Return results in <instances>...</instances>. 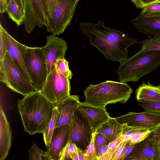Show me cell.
<instances>
[{"label":"cell","mask_w":160,"mask_h":160,"mask_svg":"<svg viewBox=\"0 0 160 160\" xmlns=\"http://www.w3.org/2000/svg\"><path fill=\"white\" fill-rule=\"evenodd\" d=\"M79 27L90 38V43L112 62H121L128 58V48L138 43L137 39L130 38L120 31L110 29L100 21L97 23L82 22Z\"/></svg>","instance_id":"1"},{"label":"cell","mask_w":160,"mask_h":160,"mask_svg":"<svg viewBox=\"0 0 160 160\" xmlns=\"http://www.w3.org/2000/svg\"><path fill=\"white\" fill-rule=\"evenodd\" d=\"M56 105L41 90L33 92L18 100V108L24 130L30 135L43 134L50 121Z\"/></svg>","instance_id":"2"},{"label":"cell","mask_w":160,"mask_h":160,"mask_svg":"<svg viewBox=\"0 0 160 160\" xmlns=\"http://www.w3.org/2000/svg\"><path fill=\"white\" fill-rule=\"evenodd\" d=\"M133 91L126 83L107 80L96 85L90 84L83 91L84 102L89 105L106 108L109 104L126 103Z\"/></svg>","instance_id":"3"},{"label":"cell","mask_w":160,"mask_h":160,"mask_svg":"<svg viewBox=\"0 0 160 160\" xmlns=\"http://www.w3.org/2000/svg\"><path fill=\"white\" fill-rule=\"evenodd\" d=\"M160 65V51L140 50L121 62L117 72L120 82H137L141 77L153 72Z\"/></svg>","instance_id":"4"},{"label":"cell","mask_w":160,"mask_h":160,"mask_svg":"<svg viewBox=\"0 0 160 160\" xmlns=\"http://www.w3.org/2000/svg\"><path fill=\"white\" fill-rule=\"evenodd\" d=\"M0 81L24 97L37 91L23 76L8 51L0 61Z\"/></svg>","instance_id":"5"},{"label":"cell","mask_w":160,"mask_h":160,"mask_svg":"<svg viewBox=\"0 0 160 160\" xmlns=\"http://www.w3.org/2000/svg\"><path fill=\"white\" fill-rule=\"evenodd\" d=\"M24 60L32 85L37 90H41L48 74L47 62L42 48L28 47Z\"/></svg>","instance_id":"6"},{"label":"cell","mask_w":160,"mask_h":160,"mask_svg":"<svg viewBox=\"0 0 160 160\" xmlns=\"http://www.w3.org/2000/svg\"><path fill=\"white\" fill-rule=\"evenodd\" d=\"M69 79L61 73L55 66L48 74L41 91L50 101L57 104L70 96Z\"/></svg>","instance_id":"7"},{"label":"cell","mask_w":160,"mask_h":160,"mask_svg":"<svg viewBox=\"0 0 160 160\" xmlns=\"http://www.w3.org/2000/svg\"><path fill=\"white\" fill-rule=\"evenodd\" d=\"M79 0H60L46 26V30L54 35L63 32L71 23Z\"/></svg>","instance_id":"8"},{"label":"cell","mask_w":160,"mask_h":160,"mask_svg":"<svg viewBox=\"0 0 160 160\" xmlns=\"http://www.w3.org/2000/svg\"><path fill=\"white\" fill-rule=\"evenodd\" d=\"M92 132L87 121L78 109L74 112L70 125L69 141L85 151L91 141Z\"/></svg>","instance_id":"9"},{"label":"cell","mask_w":160,"mask_h":160,"mask_svg":"<svg viewBox=\"0 0 160 160\" xmlns=\"http://www.w3.org/2000/svg\"><path fill=\"white\" fill-rule=\"evenodd\" d=\"M121 124L133 127H142L151 130L160 123V113L144 111L129 112L115 118Z\"/></svg>","instance_id":"10"},{"label":"cell","mask_w":160,"mask_h":160,"mask_svg":"<svg viewBox=\"0 0 160 160\" xmlns=\"http://www.w3.org/2000/svg\"><path fill=\"white\" fill-rule=\"evenodd\" d=\"M24 20L25 31L32 32L36 26L39 28L46 26L44 13L41 0H24Z\"/></svg>","instance_id":"11"},{"label":"cell","mask_w":160,"mask_h":160,"mask_svg":"<svg viewBox=\"0 0 160 160\" xmlns=\"http://www.w3.org/2000/svg\"><path fill=\"white\" fill-rule=\"evenodd\" d=\"M46 39L47 43L42 48L46 59L48 74L55 68L57 60L64 58L68 47L65 40L55 35L48 36Z\"/></svg>","instance_id":"12"},{"label":"cell","mask_w":160,"mask_h":160,"mask_svg":"<svg viewBox=\"0 0 160 160\" xmlns=\"http://www.w3.org/2000/svg\"><path fill=\"white\" fill-rule=\"evenodd\" d=\"M0 32L6 40L8 51L23 76L31 82L25 63L24 56L28 46L21 44L12 37L0 24Z\"/></svg>","instance_id":"13"},{"label":"cell","mask_w":160,"mask_h":160,"mask_svg":"<svg viewBox=\"0 0 160 160\" xmlns=\"http://www.w3.org/2000/svg\"><path fill=\"white\" fill-rule=\"evenodd\" d=\"M78 109L87 121L93 133L110 118L106 108L93 106L84 102H80Z\"/></svg>","instance_id":"14"},{"label":"cell","mask_w":160,"mask_h":160,"mask_svg":"<svg viewBox=\"0 0 160 160\" xmlns=\"http://www.w3.org/2000/svg\"><path fill=\"white\" fill-rule=\"evenodd\" d=\"M131 22L140 32L149 38L160 36V12L147 15L139 14Z\"/></svg>","instance_id":"15"},{"label":"cell","mask_w":160,"mask_h":160,"mask_svg":"<svg viewBox=\"0 0 160 160\" xmlns=\"http://www.w3.org/2000/svg\"><path fill=\"white\" fill-rule=\"evenodd\" d=\"M70 125L65 124L56 127L47 151L51 160H59V155L68 142Z\"/></svg>","instance_id":"16"},{"label":"cell","mask_w":160,"mask_h":160,"mask_svg":"<svg viewBox=\"0 0 160 160\" xmlns=\"http://www.w3.org/2000/svg\"><path fill=\"white\" fill-rule=\"evenodd\" d=\"M80 102L78 95H72L55 104L57 110L56 127L65 124L70 125L73 113Z\"/></svg>","instance_id":"17"},{"label":"cell","mask_w":160,"mask_h":160,"mask_svg":"<svg viewBox=\"0 0 160 160\" xmlns=\"http://www.w3.org/2000/svg\"><path fill=\"white\" fill-rule=\"evenodd\" d=\"M157 153L154 144L147 138L136 144L124 160H157Z\"/></svg>","instance_id":"18"},{"label":"cell","mask_w":160,"mask_h":160,"mask_svg":"<svg viewBox=\"0 0 160 160\" xmlns=\"http://www.w3.org/2000/svg\"><path fill=\"white\" fill-rule=\"evenodd\" d=\"M12 133L9 122L2 108L0 107V160L8 156L11 145Z\"/></svg>","instance_id":"19"},{"label":"cell","mask_w":160,"mask_h":160,"mask_svg":"<svg viewBox=\"0 0 160 160\" xmlns=\"http://www.w3.org/2000/svg\"><path fill=\"white\" fill-rule=\"evenodd\" d=\"M143 82L135 90V98L140 100L160 101V85H152L148 80Z\"/></svg>","instance_id":"20"},{"label":"cell","mask_w":160,"mask_h":160,"mask_svg":"<svg viewBox=\"0 0 160 160\" xmlns=\"http://www.w3.org/2000/svg\"><path fill=\"white\" fill-rule=\"evenodd\" d=\"M123 127V124L118 122L115 118L110 117L96 132L103 134L110 142L122 133Z\"/></svg>","instance_id":"21"},{"label":"cell","mask_w":160,"mask_h":160,"mask_svg":"<svg viewBox=\"0 0 160 160\" xmlns=\"http://www.w3.org/2000/svg\"><path fill=\"white\" fill-rule=\"evenodd\" d=\"M6 12L9 17L16 23L17 26H20L23 23V12L19 8L14 0H11L7 7Z\"/></svg>","instance_id":"22"},{"label":"cell","mask_w":160,"mask_h":160,"mask_svg":"<svg viewBox=\"0 0 160 160\" xmlns=\"http://www.w3.org/2000/svg\"><path fill=\"white\" fill-rule=\"evenodd\" d=\"M57 116V110L56 107L53 111L52 119L48 124L44 133L43 134L44 141L47 148L50 145L52 136L56 128Z\"/></svg>","instance_id":"23"},{"label":"cell","mask_w":160,"mask_h":160,"mask_svg":"<svg viewBox=\"0 0 160 160\" xmlns=\"http://www.w3.org/2000/svg\"><path fill=\"white\" fill-rule=\"evenodd\" d=\"M29 160H51L48 152H44L34 143L28 150Z\"/></svg>","instance_id":"24"},{"label":"cell","mask_w":160,"mask_h":160,"mask_svg":"<svg viewBox=\"0 0 160 160\" xmlns=\"http://www.w3.org/2000/svg\"><path fill=\"white\" fill-rule=\"evenodd\" d=\"M139 43L142 45L141 50L160 51V36L143 40Z\"/></svg>","instance_id":"25"},{"label":"cell","mask_w":160,"mask_h":160,"mask_svg":"<svg viewBox=\"0 0 160 160\" xmlns=\"http://www.w3.org/2000/svg\"><path fill=\"white\" fill-rule=\"evenodd\" d=\"M78 147L75 144L69 141L64 147L59 155V160L72 159L74 152Z\"/></svg>","instance_id":"26"},{"label":"cell","mask_w":160,"mask_h":160,"mask_svg":"<svg viewBox=\"0 0 160 160\" xmlns=\"http://www.w3.org/2000/svg\"><path fill=\"white\" fill-rule=\"evenodd\" d=\"M138 105L144 111L160 113V101H151L140 100Z\"/></svg>","instance_id":"27"},{"label":"cell","mask_w":160,"mask_h":160,"mask_svg":"<svg viewBox=\"0 0 160 160\" xmlns=\"http://www.w3.org/2000/svg\"><path fill=\"white\" fill-rule=\"evenodd\" d=\"M96 132L92 133L90 142L84 152L85 160H97L94 139Z\"/></svg>","instance_id":"28"},{"label":"cell","mask_w":160,"mask_h":160,"mask_svg":"<svg viewBox=\"0 0 160 160\" xmlns=\"http://www.w3.org/2000/svg\"><path fill=\"white\" fill-rule=\"evenodd\" d=\"M55 66L61 73L69 79H72V73L69 69L68 62L65 58L57 60Z\"/></svg>","instance_id":"29"},{"label":"cell","mask_w":160,"mask_h":160,"mask_svg":"<svg viewBox=\"0 0 160 160\" xmlns=\"http://www.w3.org/2000/svg\"><path fill=\"white\" fill-rule=\"evenodd\" d=\"M123 124L124 125V127L122 134L123 135V140H129L137 132L149 130L142 127L129 126L125 123Z\"/></svg>","instance_id":"30"},{"label":"cell","mask_w":160,"mask_h":160,"mask_svg":"<svg viewBox=\"0 0 160 160\" xmlns=\"http://www.w3.org/2000/svg\"><path fill=\"white\" fill-rule=\"evenodd\" d=\"M150 132V130H148L136 133L130 139L129 143L136 144L142 141L148 137Z\"/></svg>","instance_id":"31"},{"label":"cell","mask_w":160,"mask_h":160,"mask_svg":"<svg viewBox=\"0 0 160 160\" xmlns=\"http://www.w3.org/2000/svg\"><path fill=\"white\" fill-rule=\"evenodd\" d=\"M159 12H160V2L157 1L143 8L140 14L144 15Z\"/></svg>","instance_id":"32"},{"label":"cell","mask_w":160,"mask_h":160,"mask_svg":"<svg viewBox=\"0 0 160 160\" xmlns=\"http://www.w3.org/2000/svg\"><path fill=\"white\" fill-rule=\"evenodd\" d=\"M94 143L97 155L101 147L104 145H108L109 142L103 134L96 132L95 137Z\"/></svg>","instance_id":"33"},{"label":"cell","mask_w":160,"mask_h":160,"mask_svg":"<svg viewBox=\"0 0 160 160\" xmlns=\"http://www.w3.org/2000/svg\"><path fill=\"white\" fill-rule=\"evenodd\" d=\"M150 130L151 132L147 138L154 145L160 142V123Z\"/></svg>","instance_id":"34"},{"label":"cell","mask_w":160,"mask_h":160,"mask_svg":"<svg viewBox=\"0 0 160 160\" xmlns=\"http://www.w3.org/2000/svg\"><path fill=\"white\" fill-rule=\"evenodd\" d=\"M129 140L122 141L117 148L114 153L112 160H119L126 147L129 143Z\"/></svg>","instance_id":"35"},{"label":"cell","mask_w":160,"mask_h":160,"mask_svg":"<svg viewBox=\"0 0 160 160\" xmlns=\"http://www.w3.org/2000/svg\"><path fill=\"white\" fill-rule=\"evenodd\" d=\"M123 135L122 133L120 134L115 139L109 142L108 145L107 152H111L114 154L119 144L123 141Z\"/></svg>","instance_id":"36"},{"label":"cell","mask_w":160,"mask_h":160,"mask_svg":"<svg viewBox=\"0 0 160 160\" xmlns=\"http://www.w3.org/2000/svg\"><path fill=\"white\" fill-rule=\"evenodd\" d=\"M7 51L6 40L2 33L0 32V61L3 59Z\"/></svg>","instance_id":"37"},{"label":"cell","mask_w":160,"mask_h":160,"mask_svg":"<svg viewBox=\"0 0 160 160\" xmlns=\"http://www.w3.org/2000/svg\"><path fill=\"white\" fill-rule=\"evenodd\" d=\"M135 6L138 8H143L158 0H131Z\"/></svg>","instance_id":"38"},{"label":"cell","mask_w":160,"mask_h":160,"mask_svg":"<svg viewBox=\"0 0 160 160\" xmlns=\"http://www.w3.org/2000/svg\"><path fill=\"white\" fill-rule=\"evenodd\" d=\"M60 1V0H47L49 19L51 18L53 11Z\"/></svg>","instance_id":"39"},{"label":"cell","mask_w":160,"mask_h":160,"mask_svg":"<svg viewBox=\"0 0 160 160\" xmlns=\"http://www.w3.org/2000/svg\"><path fill=\"white\" fill-rule=\"evenodd\" d=\"M136 144H130L128 143L124 149L119 160H124L132 152Z\"/></svg>","instance_id":"40"},{"label":"cell","mask_w":160,"mask_h":160,"mask_svg":"<svg viewBox=\"0 0 160 160\" xmlns=\"http://www.w3.org/2000/svg\"><path fill=\"white\" fill-rule=\"evenodd\" d=\"M84 152V151L78 148L77 150L73 153L72 160H85Z\"/></svg>","instance_id":"41"},{"label":"cell","mask_w":160,"mask_h":160,"mask_svg":"<svg viewBox=\"0 0 160 160\" xmlns=\"http://www.w3.org/2000/svg\"><path fill=\"white\" fill-rule=\"evenodd\" d=\"M11 0H0V12H6L7 7Z\"/></svg>","instance_id":"42"},{"label":"cell","mask_w":160,"mask_h":160,"mask_svg":"<svg viewBox=\"0 0 160 160\" xmlns=\"http://www.w3.org/2000/svg\"><path fill=\"white\" fill-rule=\"evenodd\" d=\"M41 2L44 13L45 19L48 20L49 18V15L47 0H41Z\"/></svg>","instance_id":"43"},{"label":"cell","mask_w":160,"mask_h":160,"mask_svg":"<svg viewBox=\"0 0 160 160\" xmlns=\"http://www.w3.org/2000/svg\"><path fill=\"white\" fill-rule=\"evenodd\" d=\"M114 154L107 152L101 157L98 158L97 160H112Z\"/></svg>","instance_id":"44"},{"label":"cell","mask_w":160,"mask_h":160,"mask_svg":"<svg viewBox=\"0 0 160 160\" xmlns=\"http://www.w3.org/2000/svg\"><path fill=\"white\" fill-rule=\"evenodd\" d=\"M108 145H104L100 148L98 153L97 154V158L103 155L108 150Z\"/></svg>","instance_id":"45"},{"label":"cell","mask_w":160,"mask_h":160,"mask_svg":"<svg viewBox=\"0 0 160 160\" xmlns=\"http://www.w3.org/2000/svg\"><path fill=\"white\" fill-rule=\"evenodd\" d=\"M19 8L23 12L24 10V0H14Z\"/></svg>","instance_id":"46"},{"label":"cell","mask_w":160,"mask_h":160,"mask_svg":"<svg viewBox=\"0 0 160 160\" xmlns=\"http://www.w3.org/2000/svg\"><path fill=\"white\" fill-rule=\"evenodd\" d=\"M157 150V160H160V142L154 145Z\"/></svg>","instance_id":"47"},{"label":"cell","mask_w":160,"mask_h":160,"mask_svg":"<svg viewBox=\"0 0 160 160\" xmlns=\"http://www.w3.org/2000/svg\"><path fill=\"white\" fill-rule=\"evenodd\" d=\"M158 1L160 2V0H158Z\"/></svg>","instance_id":"48"}]
</instances>
